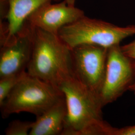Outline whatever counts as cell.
Segmentation results:
<instances>
[{"label":"cell","mask_w":135,"mask_h":135,"mask_svg":"<svg viewBox=\"0 0 135 135\" xmlns=\"http://www.w3.org/2000/svg\"><path fill=\"white\" fill-rule=\"evenodd\" d=\"M27 72L60 88L72 76L71 49L58 35L34 27L33 51Z\"/></svg>","instance_id":"7a4b0ae2"},{"label":"cell","mask_w":135,"mask_h":135,"mask_svg":"<svg viewBox=\"0 0 135 135\" xmlns=\"http://www.w3.org/2000/svg\"><path fill=\"white\" fill-rule=\"evenodd\" d=\"M64 96L60 88L27 72L1 106L2 116L27 112L38 117Z\"/></svg>","instance_id":"3957f363"},{"label":"cell","mask_w":135,"mask_h":135,"mask_svg":"<svg viewBox=\"0 0 135 135\" xmlns=\"http://www.w3.org/2000/svg\"><path fill=\"white\" fill-rule=\"evenodd\" d=\"M135 79V62L122 51L120 44L108 49L105 80L99 94L103 106L122 96Z\"/></svg>","instance_id":"8992f818"},{"label":"cell","mask_w":135,"mask_h":135,"mask_svg":"<svg viewBox=\"0 0 135 135\" xmlns=\"http://www.w3.org/2000/svg\"><path fill=\"white\" fill-rule=\"evenodd\" d=\"M27 71L0 78V107Z\"/></svg>","instance_id":"8fae6325"},{"label":"cell","mask_w":135,"mask_h":135,"mask_svg":"<svg viewBox=\"0 0 135 135\" xmlns=\"http://www.w3.org/2000/svg\"><path fill=\"white\" fill-rule=\"evenodd\" d=\"M34 31L26 20L14 38L1 46L0 78L26 71L32 53Z\"/></svg>","instance_id":"52a82bcc"},{"label":"cell","mask_w":135,"mask_h":135,"mask_svg":"<svg viewBox=\"0 0 135 135\" xmlns=\"http://www.w3.org/2000/svg\"><path fill=\"white\" fill-rule=\"evenodd\" d=\"M9 9L7 17V35L4 42L7 43L14 38L21 29L29 15L45 3L60 0H7Z\"/></svg>","instance_id":"30bf717a"},{"label":"cell","mask_w":135,"mask_h":135,"mask_svg":"<svg viewBox=\"0 0 135 135\" xmlns=\"http://www.w3.org/2000/svg\"><path fill=\"white\" fill-rule=\"evenodd\" d=\"M66 1V3L69 6H75V3L76 2V0H65Z\"/></svg>","instance_id":"9a60e30c"},{"label":"cell","mask_w":135,"mask_h":135,"mask_svg":"<svg viewBox=\"0 0 135 135\" xmlns=\"http://www.w3.org/2000/svg\"><path fill=\"white\" fill-rule=\"evenodd\" d=\"M67 115L65 96L50 107L36 121L29 135H62Z\"/></svg>","instance_id":"9c48e42d"},{"label":"cell","mask_w":135,"mask_h":135,"mask_svg":"<svg viewBox=\"0 0 135 135\" xmlns=\"http://www.w3.org/2000/svg\"><path fill=\"white\" fill-rule=\"evenodd\" d=\"M123 53L135 62V40L130 43L121 46Z\"/></svg>","instance_id":"4fadbf2b"},{"label":"cell","mask_w":135,"mask_h":135,"mask_svg":"<svg viewBox=\"0 0 135 135\" xmlns=\"http://www.w3.org/2000/svg\"><path fill=\"white\" fill-rule=\"evenodd\" d=\"M108 49L90 44L71 49L72 77L98 96L105 80Z\"/></svg>","instance_id":"5b68a950"},{"label":"cell","mask_w":135,"mask_h":135,"mask_svg":"<svg viewBox=\"0 0 135 135\" xmlns=\"http://www.w3.org/2000/svg\"><path fill=\"white\" fill-rule=\"evenodd\" d=\"M135 35V25L120 27L84 16L60 29L58 36L70 49L84 44L109 48Z\"/></svg>","instance_id":"277c9868"},{"label":"cell","mask_w":135,"mask_h":135,"mask_svg":"<svg viewBox=\"0 0 135 135\" xmlns=\"http://www.w3.org/2000/svg\"><path fill=\"white\" fill-rule=\"evenodd\" d=\"M34 122L15 120L11 122L5 130L6 135H28Z\"/></svg>","instance_id":"7c38bea8"},{"label":"cell","mask_w":135,"mask_h":135,"mask_svg":"<svg viewBox=\"0 0 135 135\" xmlns=\"http://www.w3.org/2000/svg\"><path fill=\"white\" fill-rule=\"evenodd\" d=\"M113 135H135V125L122 128H115Z\"/></svg>","instance_id":"5bb4252c"},{"label":"cell","mask_w":135,"mask_h":135,"mask_svg":"<svg viewBox=\"0 0 135 135\" xmlns=\"http://www.w3.org/2000/svg\"><path fill=\"white\" fill-rule=\"evenodd\" d=\"M129 90L132 91L135 94V79L134 81L133 82V84L131 86Z\"/></svg>","instance_id":"2e32d148"},{"label":"cell","mask_w":135,"mask_h":135,"mask_svg":"<svg viewBox=\"0 0 135 135\" xmlns=\"http://www.w3.org/2000/svg\"><path fill=\"white\" fill-rule=\"evenodd\" d=\"M51 2L41 5L29 15L27 20L32 26L58 35L62 27L85 16L83 10L68 5L65 0L56 4Z\"/></svg>","instance_id":"ba28073f"},{"label":"cell","mask_w":135,"mask_h":135,"mask_svg":"<svg viewBox=\"0 0 135 135\" xmlns=\"http://www.w3.org/2000/svg\"><path fill=\"white\" fill-rule=\"evenodd\" d=\"M60 89L66 99L67 115L62 135H112L114 127L103 118L99 96L71 77Z\"/></svg>","instance_id":"6da1fadb"}]
</instances>
